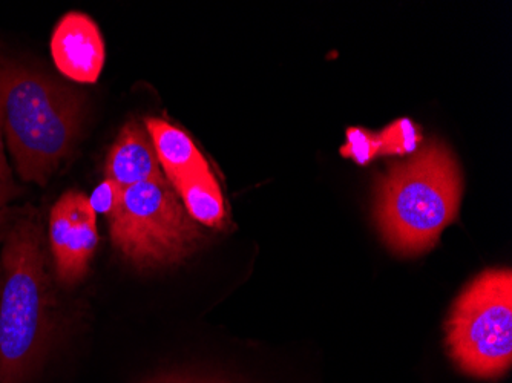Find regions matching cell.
I'll return each instance as SVG.
<instances>
[{
	"label": "cell",
	"mask_w": 512,
	"mask_h": 383,
	"mask_svg": "<svg viewBox=\"0 0 512 383\" xmlns=\"http://www.w3.org/2000/svg\"><path fill=\"white\" fill-rule=\"evenodd\" d=\"M46 223L33 204L0 209V383H36L65 336Z\"/></svg>",
	"instance_id": "6da1fadb"
},
{
	"label": "cell",
	"mask_w": 512,
	"mask_h": 383,
	"mask_svg": "<svg viewBox=\"0 0 512 383\" xmlns=\"http://www.w3.org/2000/svg\"><path fill=\"white\" fill-rule=\"evenodd\" d=\"M86 97L0 45V137L23 183L45 187L82 135Z\"/></svg>",
	"instance_id": "7a4b0ae2"
},
{
	"label": "cell",
	"mask_w": 512,
	"mask_h": 383,
	"mask_svg": "<svg viewBox=\"0 0 512 383\" xmlns=\"http://www.w3.org/2000/svg\"><path fill=\"white\" fill-rule=\"evenodd\" d=\"M462 175L447 146L433 141L379 180L376 220L382 238L402 256L433 249L457 218Z\"/></svg>",
	"instance_id": "3957f363"
},
{
	"label": "cell",
	"mask_w": 512,
	"mask_h": 383,
	"mask_svg": "<svg viewBox=\"0 0 512 383\" xmlns=\"http://www.w3.org/2000/svg\"><path fill=\"white\" fill-rule=\"evenodd\" d=\"M108 223L115 252L138 270L177 266L204 241L203 230L189 217L169 181L123 189Z\"/></svg>",
	"instance_id": "277c9868"
},
{
	"label": "cell",
	"mask_w": 512,
	"mask_h": 383,
	"mask_svg": "<svg viewBox=\"0 0 512 383\" xmlns=\"http://www.w3.org/2000/svg\"><path fill=\"white\" fill-rule=\"evenodd\" d=\"M445 331L448 353L462 373L486 380L505 376L512 364L511 270H485L470 282Z\"/></svg>",
	"instance_id": "5b68a950"
},
{
	"label": "cell",
	"mask_w": 512,
	"mask_h": 383,
	"mask_svg": "<svg viewBox=\"0 0 512 383\" xmlns=\"http://www.w3.org/2000/svg\"><path fill=\"white\" fill-rule=\"evenodd\" d=\"M46 241L60 289L85 281L99 247L97 215L80 190H66L51 207Z\"/></svg>",
	"instance_id": "8992f818"
},
{
	"label": "cell",
	"mask_w": 512,
	"mask_h": 383,
	"mask_svg": "<svg viewBox=\"0 0 512 383\" xmlns=\"http://www.w3.org/2000/svg\"><path fill=\"white\" fill-rule=\"evenodd\" d=\"M50 51L60 76L71 82L92 85L102 76L105 39L88 14L71 11L60 17L51 34Z\"/></svg>",
	"instance_id": "52a82bcc"
},
{
	"label": "cell",
	"mask_w": 512,
	"mask_h": 383,
	"mask_svg": "<svg viewBox=\"0 0 512 383\" xmlns=\"http://www.w3.org/2000/svg\"><path fill=\"white\" fill-rule=\"evenodd\" d=\"M105 177L122 189L140 183L168 181L145 126L131 120L120 129L106 157Z\"/></svg>",
	"instance_id": "ba28073f"
},
{
	"label": "cell",
	"mask_w": 512,
	"mask_h": 383,
	"mask_svg": "<svg viewBox=\"0 0 512 383\" xmlns=\"http://www.w3.org/2000/svg\"><path fill=\"white\" fill-rule=\"evenodd\" d=\"M145 128L160 161L161 171L169 183L188 175L211 171L206 158L183 129L158 117L146 118Z\"/></svg>",
	"instance_id": "9c48e42d"
},
{
	"label": "cell",
	"mask_w": 512,
	"mask_h": 383,
	"mask_svg": "<svg viewBox=\"0 0 512 383\" xmlns=\"http://www.w3.org/2000/svg\"><path fill=\"white\" fill-rule=\"evenodd\" d=\"M171 186L195 223L211 229L224 227L227 218L226 203L212 171L188 175L172 181Z\"/></svg>",
	"instance_id": "30bf717a"
},
{
	"label": "cell",
	"mask_w": 512,
	"mask_h": 383,
	"mask_svg": "<svg viewBox=\"0 0 512 383\" xmlns=\"http://www.w3.org/2000/svg\"><path fill=\"white\" fill-rule=\"evenodd\" d=\"M381 155H405L416 151L421 143L422 135L419 126L408 118H401L388 125L378 134Z\"/></svg>",
	"instance_id": "8fae6325"
},
{
	"label": "cell",
	"mask_w": 512,
	"mask_h": 383,
	"mask_svg": "<svg viewBox=\"0 0 512 383\" xmlns=\"http://www.w3.org/2000/svg\"><path fill=\"white\" fill-rule=\"evenodd\" d=\"M379 151L381 145L378 134L364 128H350L347 131V143L342 146L341 154L352 158L356 163L367 164L379 155Z\"/></svg>",
	"instance_id": "7c38bea8"
},
{
	"label": "cell",
	"mask_w": 512,
	"mask_h": 383,
	"mask_svg": "<svg viewBox=\"0 0 512 383\" xmlns=\"http://www.w3.org/2000/svg\"><path fill=\"white\" fill-rule=\"evenodd\" d=\"M123 189L119 184L111 180H103L96 189L92 190L91 197L88 198L92 210L96 215H103L109 218L115 209L119 207L122 200Z\"/></svg>",
	"instance_id": "4fadbf2b"
},
{
	"label": "cell",
	"mask_w": 512,
	"mask_h": 383,
	"mask_svg": "<svg viewBox=\"0 0 512 383\" xmlns=\"http://www.w3.org/2000/svg\"><path fill=\"white\" fill-rule=\"evenodd\" d=\"M23 194L22 186L14 178L13 169L8 163L4 141L0 137V209L11 206Z\"/></svg>",
	"instance_id": "5bb4252c"
},
{
	"label": "cell",
	"mask_w": 512,
	"mask_h": 383,
	"mask_svg": "<svg viewBox=\"0 0 512 383\" xmlns=\"http://www.w3.org/2000/svg\"><path fill=\"white\" fill-rule=\"evenodd\" d=\"M146 383H240L235 377L220 373H181L161 374Z\"/></svg>",
	"instance_id": "9a60e30c"
}]
</instances>
